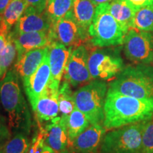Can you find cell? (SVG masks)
<instances>
[{
  "label": "cell",
  "instance_id": "34",
  "mask_svg": "<svg viewBox=\"0 0 153 153\" xmlns=\"http://www.w3.org/2000/svg\"><path fill=\"white\" fill-rule=\"evenodd\" d=\"M11 0H0V15H2Z\"/></svg>",
  "mask_w": 153,
  "mask_h": 153
},
{
  "label": "cell",
  "instance_id": "33",
  "mask_svg": "<svg viewBox=\"0 0 153 153\" xmlns=\"http://www.w3.org/2000/svg\"><path fill=\"white\" fill-rule=\"evenodd\" d=\"M4 123V122L0 120V138L9 140L10 139V133L7 126H6Z\"/></svg>",
  "mask_w": 153,
  "mask_h": 153
},
{
  "label": "cell",
  "instance_id": "11",
  "mask_svg": "<svg viewBox=\"0 0 153 153\" xmlns=\"http://www.w3.org/2000/svg\"><path fill=\"white\" fill-rule=\"evenodd\" d=\"M67 120L68 116H58L43 127L45 145L55 153H70Z\"/></svg>",
  "mask_w": 153,
  "mask_h": 153
},
{
  "label": "cell",
  "instance_id": "38",
  "mask_svg": "<svg viewBox=\"0 0 153 153\" xmlns=\"http://www.w3.org/2000/svg\"><path fill=\"white\" fill-rule=\"evenodd\" d=\"M5 74H6L4 73V72L1 63H0V79H1V78H3V76H4Z\"/></svg>",
  "mask_w": 153,
  "mask_h": 153
},
{
  "label": "cell",
  "instance_id": "13",
  "mask_svg": "<svg viewBox=\"0 0 153 153\" xmlns=\"http://www.w3.org/2000/svg\"><path fill=\"white\" fill-rule=\"evenodd\" d=\"M107 131L101 124H90L70 145V153H97Z\"/></svg>",
  "mask_w": 153,
  "mask_h": 153
},
{
  "label": "cell",
  "instance_id": "5",
  "mask_svg": "<svg viewBox=\"0 0 153 153\" xmlns=\"http://www.w3.org/2000/svg\"><path fill=\"white\" fill-rule=\"evenodd\" d=\"M108 89L106 82L94 79L74 93L75 106L86 115L90 124L103 125L104 104Z\"/></svg>",
  "mask_w": 153,
  "mask_h": 153
},
{
  "label": "cell",
  "instance_id": "26",
  "mask_svg": "<svg viewBox=\"0 0 153 153\" xmlns=\"http://www.w3.org/2000/svg\"><path fill=\"white\" fill-rule=\"evenodd\" d=\"M28 134L19 132L6 143L4 153H27L30 147Z\"/></svg>",
  "mask_w": 153,
  "mask_h": 153
},
{
  "label": "cell",
  "instance_id": "25",
  "mask_svg": "<svg viewBox=\"0 0 153 153\" xmlns=\"http://www.w3.org/2000/svg\"><path fill=\"white\" fill-rule=\"evenodd\" d=\"M133 28L153 32V5L138 9L133 19Z\"/></svg>",
  "mask_w": 153,
  "mask_h": 153
},
{
  "label": "cell",
  "instance_id": "17",
  "mask_svg": "<svg viewBox=\"0 0 153 153\" xmlns=\"http://www.w3.org/2000/svg\"><path fill=\"white\" fill-rule=\"evenodd\" d=\"M11 33L16 48L17 58L28 51L46 48L51 43L48 30L19 34L13 31Z\"/></svg>",
  "mask_w": 153,
  "mask_h": 153
},
{
  "label": "cell",
  "instance_id": "7",
  "mask_svg": "<svg viewBox=\"0 0 153 153\" xmlns=\"http://www.w3.org/2000/svg\"><path fill=\"white\" fill-rule=\"evenodd\" d=\"M88 65L91 79L102 81L114 79L124 67L118 48H100L93 51L89 57Z\"/></svg>",
  "mask_w": 153,
  "mask_h": 153
},
{
  "label": "cell",
  "instance_id": "39",
  "mask_svg": "<svg viewBox=\"0 0 153 153\" xmlns=\"http://www.w3.org/2000/svg\"><path fill=\"white\" fill-rule=\"evenodd\" d=\"M1 22H2V15H0V29L1 26Z\"/></svg>",
  "mask_w": 153,
  "mask_h": 153
},
{
  "label": "cell",
  "instance_id": "31",
  "mask_svg": "<svg viewBox=\"0 0 153 153\" xmlns=\"http://www.w3.org/2000/svg\"><path fill=\"white\" fill-rule=\"evenodd\" d=\"M9 33V32L8 30L1 26V29H0V54L3 52L7 46Z\"/></svg>",
  "mask_w": 153,
  "mask_h": 153
},
{
  "label": "cell",
  "instance_id": "4",
  "mask_svg": "<svg viewBox=\"0 0 153 153\" xmlns=\"http://www.w3.org/2000/svg\"><path fill=\"white\" fill-rule=\"evenodd\" d=\"M126 32L108 10L107 3L96 7L95 15L89 28V41L97 48L123 45Z\"/></svg>",
  "mask_w": 153,
  "mask_h": 153
},
{
  "label": "cell",
  "instance_id": "24",
  "mask_svg": "<svg viewBox=\"0 0 153 153\" xmlns=\"http://www.w3.org/2000/svg\"><path fill=\"white\" fill-rule=\"evenodd\" d=\"M70 86V84L64 79L59 88L58 105L61 116H68L75 108L74 93H72Z\"/></svg>",
  "mask_w": 153,
  "mask_h": 153
},
{
  "label": "cell",
  "instance_id": "21",
  "mask_svg": "<svg viewBox=\"0 0 153 153\" xmlns=\"http://www.w3.org/2000/svg\"><path fill=\"white\" fill-rule=\"evenodd\" d=\"M89 125L90 122L86 115L75 106L73 111L68 116L67 120L69 145H71L74 139L85 131Z\"/></svg>",
  "mask_w": 153,
  "mask_h": 153
},
{
  "label": "cell",
  "instance_id": "1",
  "mask_svg": "<svg viewBox=\"0 0 153 153\" xmlns=\"http://www.w3.org/2000/svg\"><path fill=\"white\" fill-rule=\"evenodd\" d=\"M103 126L106 131L153 118V99H141L108 89Z\"/></svg>",
  "mask_w": 153,
  "mask_h": 153
},
{
  "label": "cell",
  "instance_id": "2",
  "mask_svg": "<svg viewBox=\"0 0 153 153\" xmlns=\"http://www.w3.org/2000/svg\"><path fill=\"white\" fill-rule=\"evenodd\" d=\"M0 100L8 115L9 127L29 134L32 126L31 116L15 70L7 71L0 81Z\"/></svg>",
  "mask_w": 153,
  "mask_h": 153
},
{
  "label": "cell",
  "instance_id": "32",
  "mask_svg": "<svg viewBox=\"0 0 153 153\" xmlns=\"http://www.w3.org/2000/svg\"><path fill=\"white\" fill-rule=\"evenodd\" d=\"M126 1L137 10L143 7L153 5V0H126Z\"/></svg>",
  "mask_w": 153,
  "mask_h": 153
},
{
  "label": "cell",
  "instance_id": "40",
  "mask_svg": "<svg viewBox=\"0 0 153 153\" xmlns=\"http://www.w3.org/2000/svg\"><path fill=\"white\" fill-rule=\"evenodd\" d=\"M0 120H1V121L4 122V117H3V116L1 115V114H0Z\"/></svg>",
  "mask_w": 153,
  "mask_h": 153
},
{
  "label": "cell",
  "instance_id": "9",
  "mask_svg": "<svg viewBox=\"0 0 153 153\" xmlns=\"http://www.w3.org/2000/svg\"><path fill=\"white\" fill-rule=\"evenodd\" d=\"M51 43L58 42L66 47L74 48L89 41V33L76 22L72 10L64 18L51 24L48 30Z\"/></svg>",
  "mask_w": 153,
  "mask_h": 153
},
{
  "label": "cell",
  "instance_id": "30",
  "mask_svg": "<svg viewBox=\"0 0 153 153\" xmlns=\"http://www.w3.org/2000/svg\"><path fill=\"white\" fill-rule=\"evenodd\" d=\"M27 7H32L39 13L45 11L46 7L47 0H25Z\"/></svg>",
  "mask_w": 153,
  "mask_h": 153
},
{
  "label": "cell",
  "instance_id": "16",
  "mask_svg": "<svg viewBox=\"0 0 153 153\" xmlns=\"http://www.w3.org/2000/svg\"><path fill=\"white\" fill-rule=\"evenodd\" d=\"M51 19L46 13H39L32 7H27L15 24L14 33H25L30 32L48 31L51 28Z\"/></svg>",
  "mask_w": 153,
  "mask_h": 153
},
{
  "label": "cell",
  "instance_id": "10",
  "mask_svg": "<svg viewBox=\"0 0 153 153\" xmlns=\"http://www.w3.org/2000/svg\"><path fill=\"white\" fill-rule=\"evenodd\" d=\"M89 57V49L85 44L72 49L63 75L64 79L72 87H78L92 79L88 65Z\"/></svg>",
  "mask_w": 153,
  "mask_h": 153
},
{
  "label": "cell",
  "instance_id": "37",
  "mask_svg": "<svg viewBox=\"0 0 153 153\" xmlns=\"http://www.w3.org/2000/svg\"><path fill=\"white\" fill-rule=\"evenodd\" d=\"M42 153H55V152L52 150V149L50 148V147L48 146L47 145H45Z\"/></svg>",
  "mask_w": 153,
  "mask_h": 153
},
{
  "label": "cell",
  "instance_id": "36",
  "mask_svg": "<svg viewBox=\"0 0 153 153\" xmlns=\"http://www.w3.org/2000/svg\"><path fill=\"white\" fill-rule=\"evenodd\" d=\"M7 141L8 140L0 138V153H4V146Z\"/></svg>",
  "mask_w": 153,
  "mask_h": 153
},
{
  "label": "cell",
  "instance_id": "20",
  "mask_svg": "<svg viewBox=\"0 0 153 153\" xmlns=\"http://www.w3.org/2000/svg\"><path fill=\"white\" fill-rule=\"evenodd\" d=\"M96 7L91 0H74L72 14L76 22L89 33V28L95 15Z\"/></svg>",
  "mask_w": 153,
  "mask_h": 153
},
{
  "label": "cell",
  "instance_id": "8",
  "mask_svg": "<svg viewBox=\"0 0 153 153\" xmlns=\"http://www.w3.org/2000/svg\"><path fill=\"white\" fill-rule=\"evenodd\" d=\"M123 45L126 57L131 62L150 65L153 61V32L130 28Z\"/></svg>",
  "mask_w": 153,
  "mask_h": 153
},
{
  "label": "cell",
  "instance_id": "15",
  "mask_svg": "<svg viewBox=\"0 0 153 153\" xmlns=\"http://www.w3.org/2000/svg\"><path fill=\"white\" fill-rule=\"evenodd\" d=\"M58 88L48 85L42 95L38 99L32 109L35 114L38 123L42 124L43 122H49L58 117Z\"/></svg>",
  "mask_w": 153,
  "mask_h": 153
},
{
  "label": "cell",
  "instance_id": "6",
  "mask_svg": "<svg viewBox=\"0 0 153 153\" xmlns=\"http://www.w3.org/2000/svg\"><path fill=\"white\" fill-rule=\"evenodd\" d=\"M144 123L130 124L110 130L103 137L99 153H143Z\"/></svg>",
  "mask_w": 153,
  "mask_h": 153
},
{
  "label": "cell",
  "instance_id": "3",
  "mask_svg": "<svg viewBox=\"0 0 153 153\" xmlns=\"http://www.w3.org/2000/svg\"><path fill=\"white\" fill-rule=\"evenodd\" d=\"M108 89L141 99H153V67L128 65L110 82Z\"/></svg>",
  "mask_w": 153,
  "mask_h": 153
},
{
  "label": "cell",
  "instance_id": "14",
  "mask_svg": "<svg viewBox=\"0 0 153 153\" xmlns=\"http://www.w3.org/2000/svg\"><path fill=\"white\" fill-rule=\"evenodd\" d=\"M51 79V68L49 64L48 51L44 57L41 65L37 70L25 82L24 88L27 95L30 106L33 108L38 99L48 85Z\"/></svg>",
  "mask_w": 153,
  "mask_h": 153
},
{
  "label": "cell",
  "instance_id": "18",
  "mask_svg": "<svg viewBox=\"0 0 153 153\" xmlns=\"http://www.w3.org/2000/svg\"><path fill=\"white\" fill-rule=\"evenodd\" d=\"M48 51V47L37 48L28 51L16 58L14 69L19 77L22 78L23 84L27 82L30 76L39 68Z\"/></svg>",
  "mask_w": 153,
  "mask_h": 153
},
{
  "label": "cell",
  "instance_id": "27",
  "mask_svg": "<svg viewBox=\"0 0 153 153\" xmlns=\"http://www.w3.org/2000/svg\"><path fill=\"white\" fill-rule=\"evenodd\" d=\"M16 55V48L10 31L9 33L8 42H7V46L4 50L3 52L0 54V63H1V67H2L5 74L8 71L9 67L13 64Z\"/></svg>",
  "mask_w": 153,
  "mask_h": 153
},
{
  "label": "cell",
  "instance_id": "22",
  "mask_svg": "<svg viewBox=\"0 0 153 153\" xmlns=\"http://www.w3.org/2000/svg\"><path fill=\"white\" fill-rule=\"evenodd\" d=\"M27 7L25 0H11L2 14L1 26L10 32Z\"/></svg>",
  "mask_w": 153,
  "mask_h": 153
},
{
  "label": "cell",
  "instance_id": "28",
  "mask_svg": "<svg viewBox=\"0 0 153 153\" xmlns=\"http://www.w3.org/2000/svg\"><path fill=\"white\" fill-rule=\"evenodd\" d=\"M142 152L153 153V118L145 121L143 126Z\"/></svg>",
  "mask_w": 153,
  "mask_h": 153
},
{
  "label": "cell",
  "instance_id": "19",
  "mask_svg": "<svg viewBox=\"0 0 153 153\" xmlns=\"http://www.w3.org/2000/svg\"><path fill=\"white\" fill-rule=\"evenodd\" d=\"M107 7L110 14L119 23L126 33L130 28H133V19L137 10L126 0H114L107 3Z\"/></svg>",
  "mask_w": 153,
  "mask_h": 153
},
{
  "label": "cell",
  "instance_id": "12",
  "mask_svg": "<svg viewBox=\"0 0 153 153\" xmlns=\"http://www.w3.org/2000/svg\"><path fill=\"white\" fill-rule=\"evenodd\" d=\"M49 64L51 68V79L49 85L60 88L62 77L64 75L67 64L72 51L58 42L53 41L48 46Z\"/></svg>",
  "mask_w": 153,
  "mask_h": 153
},
{
  "label": "cell",
  "instance_id": "35",
  "mask_svg": "<svg viewBox=\"0 0 153 153\" xmlns=\"http://www.w3.org/2000/svg\"><path fill=\"white\" fill-rule=\"evenodd\" d=\"M114 1V0H91V1L93 3V4L94 5L95 7H97V6L101 4L111 2V1Z\"/></svg>",
  "mask_w": 153,
  "mask_h": 153
},
{
  "label": "cell",
  "instance_id": "29",
  "mask_svg": "<svg viewBox=\"0 0 153 153\" xmlns=\"http://www.w3.org/2000/svg\"><path fill=\"white\" fill-rule=\"evenodd\" d=\"M38 123V131L36 132L32 139L30 147L27 153H42L45 145L43 126L41 123Z\"/></svg>",
  "mask_w": 153,
  "mask_h": 153
},
{
  "label": "cell",
  "instance_id": "23",
  "mask_svg": "<svg viewBox=\"0 0 153 153\" xmlns=\"http://www.w3.org/2000/svg\"><path fill=\"white\" fill-rule=\"evenodd\" d=\"M74 0H47L45 12L54 23L64 18L72 10Z\"/></svg>",
  "mask_w": 153,
  "mask_h": 153
}]
</instances>
